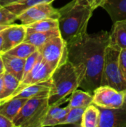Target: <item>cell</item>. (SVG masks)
Returning <instances> with one entry per match:
<instances>
[{"label":"cell","mask_w":126,"mask_h":127,"mask_svg":"<svg viewBox=\"0 0 126 127\" xmlns=\"http://www.w3.org/2000/svg\"><path fill=\"white\" fill-rule=\"evenodd\" d=\"M110 33L100 31L85 33L68 45V60L74 65L79 77V87L93 95L101 85L105 53L109 45Z\"/></svg>","instance_id":"obj_1"},{"label":"cell","mask_w":126,"mask_h":127,"mask_svg":"<svg viewBox=\"0 0 126 127\" xmlns=\"http://www.w3.org/2000/svg\"><path fill=\"white\" fill-rule=\"evenodd\" d=\"M58 10L59 29L68 45L87 33L88 24L94 10L86 0H72Z\"/></svg>","instance_id":"obj_2"},{"label":"cell","mask_w":126,"mask_h":127,"mask_svg":"<svg viewBox=\"0 0 126 127\" xmlns=\"http://www.w3.org/2000/svg\"><path fill=\"white\" fill-rule=\"evenodd\" d=\"M50 80L51 85L48 97L50 106L59 100L67 98L80 86L76 69L69 60L54 70Z\"/></svg>","instance_id":"obj_3"},{"label":"cell","mask_w":126,"mask_h":127,"mask_svg":"<svg viewBox=\"0 0 126 127\" xmlns=\"http://www.w3.org/2000/svg\"><path fill=\"white\" fill-rule=\"evenodd\" d=\"M48 97L28 99L13 119L15 127H42L49 109Z\"/></svg>","instance_id":"obj_4"},{"label":"cell","mask_w":126,"mask_h":127,"mask_svg":"<svg viewBox=\"0 0 126 127\" xmlns=\"http://www.w3.org/2000/svg\"><path fill=\"white\" fill-rule=\"evenodd\" d=\"M120 51L109 45L105 53V60L100 86H108L118 91H126V81L120 65Z\"/></svg>","instance_id":"obj_5"},{"label":"cell","mask_w":126,"mask_h":127,"mask_svg":"<svg viewBox=\"0 0 126 127\" xmlns=\"http://www.w3.org/2000/svg\"><path fill=\"white\" fill-rule=\"evenodd\" d=\"M38 51L53 70L68 60V45L61 36L52 38L39 48Z\"/></svg>","instance_id":"obj_6"},{"label":"cell","mask_w":126,"mask_h":127,"mask_svg":"<svg viewBox=\"0 0 126 127\" xmlns=\"http://www.w3.org/2000/svg\"><path fill=\"white\" fill-rule=\"evenodd\" d=\"M125 91H118L108 86H100L93 92V104L100 108H122Z\"/></svg>","instance_id":"obj_7"},{"label":"cell","mask_w":126,"mask_h":127,"mask_svg":"<svg viewBox=\"0 0 126 127\" xmlns=\"http://www.w3.org/2000/svg\"><path fill=\"white\" fill-rule=\"evenodd\" d=\"M59 16V10L54 8L51 3H43L25 10L17 16V20L22 25H27L47 19H58Z\"/></svg>","instance_id":"obj_8"},{"label":"cell","mask_w":126,"mask_h":127,"mask_svg":"<svg viewBox=\"0 0 126 127\" xmlns=\"http://www.w3.org/2000/svg\"><path fill=\"white\" fill-rule=\"evenodd\" d=\"M53 71L54 70L46 63L40 54L37 63L32 70L23 78L21 81V84L23 86H25L27 85L46 82L50 79Z\"/></svg>","instance_id":"obj_9"},{"label":"cell","mask_w":126,"mask_h":127,"mask_svg":"<svg viewBox=\"0 0 126 127\" xmlns=\"http://www.w3.org/2000/svg\"><path fill=\"white\" fill-rule=\"evenodd\" d=\"M1 34L3 36V45L1 55L24 42L27 34L26 25L11 24L1 32Z\"/></svg>","instance_id":"obj_10"},{"label":"cell","mask_w":126,"mask_h":127,"mask_svg":"<svg viewBox=\"0 0 126 127\" xmlns=\"http://www.w3.org/2000/svg\"><path fill=\"white\" fill-rule=\"evenodd\" d=\"M98 108L100 111L99 127H126V109Z\"/></svg>","instance_id":"obj_11"},{"label":"cell","mask_w":126,"mask_h":127,"mask_svg":"<svg viewBox=\"0 0 126 127\" xmlns=\"http://www.w3.org/2000/svg\"><path fill=\"white\" fill-rule=\"evenodd\" d=\"M50 89L51 85L50 80H49L46 82L25 86L13 97H20L26 99L46 98L49 97Z\"/></svg>","instance_id":"obj_12"},{"label":"cell","mask_w":126,"mask_h":127,"mask_svg":"<svg viewBox=\"0 0 126 127\" xmlns=\"http://www.w3.org/2000/svg\"><path fill=\"white\" fill-rule=\"evenodd\" d=\"M113 23L108 45L118 51L126 49V19Z\"/></svg>","instance_id":"obj_13"},{"label":"cell","mask_w":126,"mask_h":127,"mask_svg":"<svg viewBox=\"0 0 126 127\" xmlns=\"http://www.w3.org/2000/svg\"><path fill=\"white\" fill-rule=\"evenodd\" d=\"M1 56L5 71L12 74L19 80L22 81L24 75L25 59L14 57L6 53L1 54Z\"/></svg>","instance_id":"obj_14"},{"label":"cell","mask_w":126,"mask_h":127,"mask_svg":"<svg viewBox=\"0 0 126 127\" xmlns=\"http://www.w3.org/2000/svg\"><path fill=\"white\" fill-rule=\"evenodd\" d=\"M70 109L71 108L68 105L64 108H61L60 106L56 105L50 106L45 121L43 122L42 127L62 125V123Z\"/></svg>","instance_id":"obj_15"},{"label":"cell","mask_w":126,"mask_h":127,"mask_svg":"<svg viewBox=\"0 0 126 127\" xmlns=\"http://www.w3.org/2000/svg\"><path fill=\"white\" fill-rule=\"evenodd\" d=\"M27 100L26 98L13 97L0 103V114L13 121Z\"/></svg>","instance_id":"obj_16"},{"label":"cell","mask_w":126,"mask_h":127,"mask_svg":"<svg viewBox=\"0 0 126 127\" xmlns=\"http://www.w3.org/2000/svg\"><path fill=\"white\" fill-rule=\"evenodd\" d=\"M113 22L126 19V0H107L102 7Z\"/></svg>","instance_id":"obj_17"},{"label":"cell","mask_w":126,"mask_h":127,"mask_svg":"<svg viewBox=\"0 0 126 127\" xmlns=\"http://www.w3.org/2000/svg\"><path fill=\"white\" fill-rule=\"evenodd\" d=\"M3 81L4 87L0 95V103L10 100L21 83V81L14 75L7 71H4L3 74Z\"/></svg>","instance_id":"obj_18"},{"label":"cell","mask_w":126,"mask_h":127,"mask_svg":"<svg viewBox=\"0 0 126 127\" xmlns=\"http://www.w3.org/2000/svg\"><path fill=\"white\" fill-rule=\"evenodd\" d=\"M61 36L59 29H55L47 32H31L27 33L24 42L35 45L37 48L45 45L53 37Z\"/></svg>","instance_id":"obj_19"},{"label":"cell","mask_w":126,"mask_h":127,"mask_svg":"<svg viewBox=\"0 0 126 127\" xmlns=\"http://www.w3.org/2000/svg\"><path fill=\"white\" fill-rule=\"evenodd\" d=\"M94 97L93 95L86 91H81L76 89L68 98V106L70 108L84 107L93 104Z\"/></svg>","instance_id":"obj_20"},{"label":"cell","mask_w":126,"mask_h":127,"mask_svg":"<svg viewBox=\"0 0 126 127\" xmlns=\"http://www.w3.org/2000/svg\"><path fill=\"white\" fill-rule=\"evenodd\" d=\"M100 121V109L94 104L86 107L82 121V127H99Z\"/></svg>","instance_id":"obj_21"},{"label":"cell","mask_w":126,"mask_h":127,"mask_svg":"<svg viewBox=\"0 0 126 127\" xmlns=\"http://www.w3.org/2000/svg\"><path fill=\"white\" fill-rule=\"evenodd\" d=\"M27 33L47 32L59 28V21L55 19H47L26 25Z\"/></svg>","instance_id":"obj_22"},{"label":"cell","mask_w":126,"mask_h":127,"mask_svg":"<svg viewBox=\"0 0 126 127\" xmlns=\"http://www.w3.org/2000/svg\"><path fill=\"white\" fill-rule=\"evenodd\" d=\"M53 1L54 0H22L5 7L13 13L16 16H19L25 10L31 7L43 3H52Z\"/></svg>","instance_id":"obj_23"},{"label":"cell","mask_w":126,"mask_h":127,"mask_svg":"<svg viewBox=\"0 0 126 127\" xmlns=\"http://www.w3.org/2000/svg\"><path fill=\"white\" fill-rule=\"evenodd\" d=\"M37 50L38 48L35 45L30 44L28 42H23L19 44L18 45L15 46L14 48H13L7 52H6V54H8L14 57H17L19 58L27 59L30 55H31L33 52H35Z\"/></svg>","instance_id":"obj_24"},{"label":"cell","mask_w":126,"mask_h":127,"mask_svg":"<svg viewBox=\"0 0 126 127\" xmlns=\"http://www.w3.org/2000/svg\"><path fill=\"white\" fill-rule=\"evenodd\" d=\"M86 108L84 107H76L71 108L69 112L68 113L65 119L64 120L62 125L64 124H72L76 127H82V121L83 113Z\"/></svg>","instance_id":"obj_25"},{"label":"cell","mask_w":126,"mask_h":127,"mask_svg":"<svg viewBox=\"0 0 126 127\" xmlns=\"http://www.w3.org/2000/svg\"><path fill=\"white\" fill-rule=\"evenodd\" d=\"M17 20V16L10 11L6 7L0 4V24L11 25Z\"/></svg>","instance_id":"obj_26"},{"label":"cell","mask_w":126,"mask_h":127,"mask_svg":"<svg viewBox=\"0 0 126 127\" xmlns=\"http://www.w3.org/2000/svg\"><path fill=\"white\" fill-rule=\"evenodd\" d=\"M40 57V53L37 50L35 52H33L31 55H30L27 59H25V68H24V75L23 78L32 70V68L34 67L36 63H37L39 58ZM23 80V79H22Z\"/></svg>","instance_id":"obj_27"},{"label":"cell","mask_w":126,"mask_h":127,"mask_svg":"<svg viewBox=\"0 0 126 127\" xmlns=\"http://www.w3.org/2000/svg\"><path fill=\"white\" fill-rule=\"evenodd\" d=\"M120 65L122 73H123L126 81V49H123L120 51Z\"/></svg>","instance_id":"obj_28"},{"label":"cell","mask_w":126,"mask_h":127,"mask_svg":"<svg viewBox=\"0 0 126 127\" xmlns=\"http://www.w3.org/2000/svg\"><path fill=\"white\" fill-rule=\"evenodd\" d=\"M89 6L94 10L99 7H103V5L106 3L107 0H86Z\"/></svg>","instance_id":"obj_29"},{"label":"cell","mask_w":126,"mask_h":127,"mask_svg":"<svg viewBox=\"0 0 126 127\" xmlns=\"http://www.w3.org/2000/svg\"><path fill=\"white\" fill-rule=\"evenodd\" d=\"M0 127H15L12 121L0 114Z\"/></svg>","instance_id":"obj_30"},{"label":"cell","mask_w":126,"mask_h":127,"mask_svg":"<svg viewBox=\"0 0 126 127\" xmlns=\"http://www.w3.org/2000/svg\"><path fill=\"white\" fill-rule=\"evenodd\" d=\"M19 1H22V0H0V4L5 7V6H7L9 4L18 2Z\"/></svg>","instance_id":"obj_31"},{"label":"cell","mask_w":126,"mask_h":127,"mask_svg":"<svg viewBox=\"0 0 126 127\" xmlns=\"http://www.w3.org/2000/svg\"><path fill=\"white\" fill-rule=\"evenodd\" d=\"M4 71H5V69H4V67L2 58H1V56L0 55V74H2Z\"/></svg>","instance_id":"obj_32"},{"label":"cell","mask_w":126,"mask_h":127,"mask_svg":"<svg viewBox=\"0 0 126 127\" xmlns=\"http://www.w3.org/2000/svg\"><path fill=\"white\" fill-rule=\"evenodd\" d=\"M3 73V74H4ZM3 74L0 76V95L3 90V87H4V81H3Z\"/></svg>","instance_id":"obj_33"},{"label":"cell","mask_w":126,"mask_h":127,"mask_svg":"<svg viewBox=\"0 0 126 127\" xmlns=\"http://www.w3.org/2000/svg\"><path fill=\"white\" fill-rule=\"evenodd\" d=\"M10 25H4V24H0V33H1L4 30L7 28Z\"/></svg>","instance_id":"obj_34"},{"label":"cell","mask_w":126,"mask_h":127,"mask_svg":"<svg viewBox=\"0 0 126 127\" xmlns=\"http://www.w3.org/2000/svg\"><path fill=\"white\" fill-rule=\"evenodd\" d=\"M2 45H3V36H2L1 33H0V55H1V52Z\"/></svg>","instance_id":"obj_35"},{"label":"cell","mask_w":126,"mask_h":127,"mask_svg":"<svg viewBox=\"0 0 126 127\" xmlns=\"http://www.w3.org/2000/svg\"><path fill=\"white\" fill-rule=\"evenodd\" d=\"M122 108L126 109V90L125 91V95H124V101H123V107H122Z\"/></svg>","instance_id":"obj_36"},{"label":"cell","mask_w":126,"mask_h":127,"mask_svg":"<svg viewBox=\"0 0 126 127\" xmlns=\"http://www.w3.org/2000/svg\"><path fill=\"white\" fill-rule=\"evenodd\" d=\"M2 74H3V73H2ZM0 74V76H1V74Z\"/></svg>","instance_id":"obj_37"}]
</instances>
